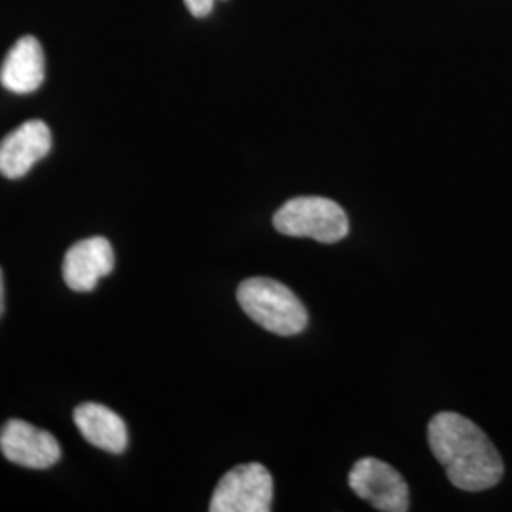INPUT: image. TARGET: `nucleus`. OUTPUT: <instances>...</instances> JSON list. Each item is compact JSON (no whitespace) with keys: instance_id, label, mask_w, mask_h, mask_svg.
I'll return each mask as SVG.
<instances>
[{"instance_id":"39448f33","label":"nucleus","mask_w":512,"mask_h":512,"mask_svg":"<svg viewBox=\"0 0 512 512\" xmlns=\"http://www.w3.org/2000/svg\"><path fill=\"white\" fill-rule=\"evenodd\" d=\"M349 488L378 511L406 512L410 509L406 480L380 459H359L349 473Z\"/></svg>"},{"instance_id":"f257e3e1","label":"nucleus","mask_w":512,"mask_h":512,"mask_svg":"<svg viewBox=\"0 0 512 512\" xmlns=\"http://www.w3.org/2000/svg\"><path fill=\"white\" fill-rule=\"evenodd\" d=\"M433 456L463 492L490 490L505 473L503 459L486 433L465 416L440 412L427 427Z\"/></svg>"},{"instance_id":"0eeeda50","label":"nucleus","mask_w":512,"mask_h":512,"mask_svg":"<svg viewBox=\"0 0 512 512\" xmlns=\"http://www.w3.org/2000/svg\"><path fill=\"white\" fill-rule=\"evenodd\" d=\"M52 150V131L42 120H29L0 141V175L25 177Z\"/></svg>"},{"instance_id":"9d476101","label":"nucleus","mask_w":512,"mask_h":512,"mask_svg":"<svg viewBox=\"0 0 512 512\" xmlns=\"http://www.w3.org/2000/svg\"><path fill=\"white\" fill-rule=\"evenodd\" d=\"M74 423L82 437L109 454H122L128 448V427L124 420L107 406L84 403L76 406Z\"/></svg>"},{"instance_id":"7ed1b4c3","label":"nucleus","mask_w":512,"mask_h":512,"mask_svg":"<svg viewBox=\"0 0 512 512\" xmlns=\"http://www.w3.org/2000/svg\"><path fill=\"white\" fill-rule=\"evenodd\" d=\"M275 230L283 236L311 238L319 243H338L349 232L346 211L332 200L319 196L294 198L274 215Z\"/></svg>"},{"instance_id":"f8f14e48","label":"nucleus","mask_w":512,"mask_h":512,"mask_svg":"<svg viewBox=\"0 0 512 512\" xmlns=\"http://www.w3.org/2000/svg\"><path fill=\"white\" fill-rule=\"evenodd\" d=\"M4 311V277H2V270H0V317Z\"/></svg>"},{"instance_id":"f03ea898","label":"nucleus","mask_w":512,"mask_h":512,"mask_svg":"<svg viewBox=\"0 0 512 512\" xmlns=\"http://www.w3.org/2000/svg\"><path fill=\"white\" fill-rule=\"evenodd\" d=\"M238 302L256 325L277 336H294L308 327V311L300 298L270 277L245 279L239 285Z\"/></svg>"},{"instance_id":"6e6552de","label":"nucleus","mask_w":512,"mask_h":512,"mask_svg":"<svg viewBox=\"0 0 512 512\" xmlns=\"http://www.w3.org/2000/svg\"><path fill=\"white\" fill-rule=\"evenodd\" d=\"M114 251L107 238H88L74 243L63 258V279L74 293H92L101 277L114 270Z\"/></svg>"},{"instance_id":"423d86ee","label":"nucleus","mask_w":512,"mask_h":512,"mask_svg":"<svg viewBox=\"0 0 512 512\" xmlns=\"http://www.w3.org/2000/svg\"><path fill=\"white\" fill-rule=\"evenodd\" d=\"M0 450L8 461L37 471L54 467L61 458V446L52 433L21 420L4 423Z\"/></svg>"},{"instance_id":"9b49d317","label":"nucleus","mask_w":512,"mask_h":512,"mask_svg":"<svg viewBox=\"0 0 512 512\" xmlns=\"http://www.w3.org/2000/svg\"><path fill=\"white\" fill-rule=\"evenodd\" d=\"M215 2H217V0H184L186 8L190 10V14H192L194 18H205V16H209V14L213 12V8H215Z\"/></svg>"},{"instance_id":"20e7f679","label":"nucleus","mask_w":512,"mask_h":512,"mask_svg":"<svg viewBox=\"0 0 512 512\" xmlns=\"http://www.w3.org/2000/svg\"><path fill=\"white\" fill-rule=\"evenodd\" d=\"M274 501V478L260 463H245L220 478L211 512H268Z\"/></svg>"},{"instance_id":"1a4fd4ad","label":"nucleus","mask_w":512,"mask_h":512,"mask_svg":"<svg viewBox=\"0 0 512 512\" xmlns=\"http://www.w3.org/2000/svg\"><path fill=\"white\" fill-rule=\"evenodd\" d=\"M46 63L42 46L35 37L19 38L4 57L0 69V84L8 92L25 93L37 92L44 82Z\"/></svg>"}]
</instances>
